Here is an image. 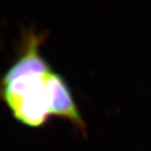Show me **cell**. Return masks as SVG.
<instances>
[{"instance_id": "6da1fadb", "label": "cell", "mask_w": 151, "mask_h": 151, "mask_svg": "<svg viewBox=\"0 0 151 151\" xmlns=\"http://www.w3.org/2000/svg\"><path fill=\"white\" fill-rule=\"evenodd\" d=\"M45 39V34L27 30L17 58L0 76V101L29 128L42 127L50 117L48 78L53 70L40 53Z\"/></svg>"}, {"instance_id": "7a4b0ae2", "label": "cell", "mask_w": 151, "mask_h": 151, "mask_svg": "<svg viewBox=\"0 0 151 151\" xmlns=\"http://www.w3.org/2000/svg\"><path fill=\"white\" fill-rule=\"evenodd\" d=\"M50 114L67 119L76 129L86 135V125L63 76L52 70L48 78Z\"/></svg>"}]
</instances>
